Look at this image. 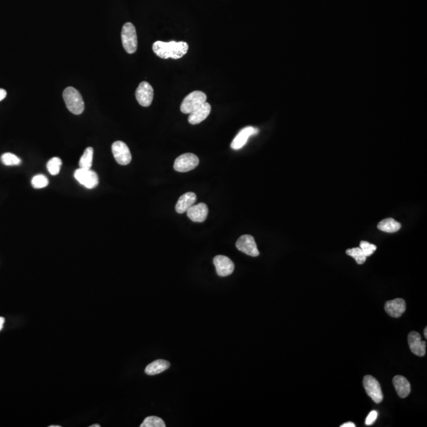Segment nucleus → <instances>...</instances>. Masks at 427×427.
Segmentation results:
<instances>
[{"label": "nucleus", "mask_w": 427, "mask_h": 427, "mask_svg": "<svg viewBox=\"0 0 427 427\" xmlns=\"http://www.w3.org/2000/svg\"><path fill=\"white\" fill-rule=\"evenodd\" d=\"M197 201V195L193 193H187L182 195L176 204V211L178 214H184L192 206L195 204Z\"/></svg>", "instance_id": "nucleus-17"}, {"label": "nucleus", "mask_w": 427, "mask_h": 427, "mask_svg": "<svg viewBox=\"0 0 427 427\" xmlns=\"http://www.w3.org/2000/svg\"><path fill=\"white\" fill-rule=\"evenodd\" d=\"M346 253L348 256L353 257L354 259L356 261V262L359 264H363V263H365V261H366L367 257H365V254L363 253L362 251H361L360 248H354V249H347L346 251Z\"/></svg>", "instance_id": "nucleus-24"}, {"label": "nucleus", "mask_w": 427, "mask_h": 427, "mask_svg": "<svg viewBox=\"0 0 427 427\" xmlns=\"http://www.w3.org/2000/svg\"><path fill=\"white\" fill-rule=\"evenodd\" d=\"M397 395L400 398H406L411 393V385L409 381L403 376H395L393 380Z\"/></svg>", "instance_id": "nucleus-18"}, {"label": "nucleus", "mask_w": 427, "mask_h": 427, "mask_svg": "<svg viewBox=\"0 0 427 427\" xmlns=\"http://www.w3.org/2000/svg\"><path fill=\"white\" fill-rule=\"evenodd\" d=\"M363 386L365 388L367 395H369L373 401L380 403L383 400V393L381 391V385L376 378L370 375H366L363 379Z\"/></svg>", "instance_id": "nucleus-6"}, {"label": "nucleus", "mask_w": 427, "mask_h": 427, "mask_svg": "<svg viewBox=\"0 0 427 427\" xmlns=\"http://www.w3.org/2000/svg\"><path fill=\"white\" fill-rule=\"evenodd\" d=\"M213 263L216 268L217 274L220 277L229 276L234 271V263L229 257L219 255L214 258Z\"/></svg>", "instance_id": "nucleus-11"}, {"label": "nucleus", "mask_w": 427, "mask_h": 427, "mask_svg": "<svg viewBox=\"0 0 427 427\" xmlns=\"http://www.w3.org/2000/svg\"><path fill=\"white\" fill-rule=\"evenodd\" d=\"M140 427H165L164 421L157 416H149L142 422Z\"/></svg>", "instance_id": "nucleus-25"}, {"label": "nucleus", "mask_w": 427, "mask_h": 427, "mask_svg": "<svg viewBox=\"0 0 427 427\" xmlns=\"http://www.w3.org/2000/svg\"><path fill=\"white\" fill-rule=\"evenodd\" d=\"M377 228L385 233H395L401 228V224L395 219H385L377 225Z\"/></svg>", "instance_id": "nucleus-20"}, {"label": "nucleus", "mask_w": 427, "mask_h": 427, "mask_svg": "<svg viewBox=\"0 0 427 427\" xmlns=\"http://www.w3.org/2000/svg\"><path fill=\"white\" fill-rule=\"evenodd\" d=\"M93 157H94V149L92 147H87L78 163L79 168L91 169L93 164Z\"/></svg>", "instance_id": "nucleus-21"}, {"label": "nucleus", "mask_w": 427, "mask_h": 427, "mask_svg": "<svg viewBox=\"0 0 427 427\" xmlns=\"http://www.w3.org/2000/svg\"><path fill=\"white\" fill-rule=\"evenodd\" d=\"M211 106L209 103L205 102L196 110L191 112L189 117V124L193 125H198L207 118L211 113Z\"/></svg>", "instance_id": "nucleus-16"}, {"label": "nucleus", "mask_w": 427, "mask_h": 427, "mask_svg": "<svg viewBox=\"0 0 427 427\" xmlns=\"http://www.w3.org/2000/svg\"><path fill=\"white\" fill-rule=\"evenodd\" d=\"M32 186L34 189H43L48 185V179L44 175H36L32 179Z\"/></svg>", "instance_id": "nucleus-26"}, {"label": "nucleus", "mask_w": 427, "mask_h": 427, "mask_svg": "<svg viewBox=\"0 0 427 427\" xmlns=\"http://www.w3.org/2000/svg\"><path fill=\"white\" fill-rule=\"evenodd\" d=\"M63 98L66 108L71 113L74 115L82 114L85 109L84 100L76 89L71 87H66L63 93Z\"/></svg>", "instance_id": "nucleus-2"}, {"label": "nucleus", "mask_w": 427, "mask_h": 427, "mask_svg": "<svg viewBox=\"0 0 427 427\" xmlns=\"http://www.w3.org/2000/svg\"><path fill=\"white\" fill-rule=\"evenodd\" d=\"M153 51L160 58L178 60L182 58L189 51V44L185 41L164 42L158 40L153 44Z\"/></svg>", "instance_id": "nucleus-1"}, {"label": "nucleus", "mask_w": 427, "mask_h": 427, "mask_svg": "<svg viewBox=\"0 0 427 427\" xmlns=\"http://www.w3.org/2000/svg\"><path fill=\"white\" fill-rule=\"evenodd\" d=\"M199 160L198 157L192 153H187L184 155L179 156L176 160H175L174 168L175 170L180 173H186L189 171L193 170L195 168L198 166Z\"/></svg>", "instance_id": "nucleus-5"}, {"label": "nucleus", "mask_w": 427, "mask_h": 427, "mask_svg": "<svg viewBox=\"0 0 427 427\" xmlns=\"http://www.w3.org/2000/svg\"><path fill=\"white\" fill-rule=\"evenodd\" d=\"M112 155L115 160L121 165H127L131 162V154L129 147L122 141H117L112 145Z\"/></svg>", "instance_id": "nucleus-8"}, {"label": "nucleus", "mask_w": 427, "mask_h": 427, "mask_svg": "<svg viewBox=\"0 0 427 427\" xmlns=\"http://www.w3.org/2000/svg\"><path fill=\"white\" fill-rule=\"evenodd\" d=\"M61 166H62V160L60 158L54 157L50 160L48 161L47 163V168H48V172L51 175L58 174L61 171Z\"/></svg>", "instance_id": "nucleus-22"}, {"label": "nucleus", "mask_w": 427, "mask_h": 427, "mask_svg": "<svg viewBox=\"0 0 427 427\" xmlns=\"http://www.w3.org/2000/svg\"><path fill=\"white\" fill-rule=\"evenodd\" d=\"M1 161L2 164L7 166H14V165H19L22 163L21 160L18 156L11 154V153H5L1 156Z\"/></svg>", "instance_id": "nucleus-23"}, {"label": "nucleus", "mask_w": 427, "mask_h": 427, "mask_svg": "<svg viewBox=\"0 0 427 427\" xmlns=\"http://www.w3.org/2000/svg\"><path fill=\"white\" fill-rule=\"evenodd\" d=\"M6 97V91L3 89H0V101L3 100Z\"/></svg>", "instance_id": "nucleus-29"}, {"label": "nucleus", "mask_w": 427, "mask_h": 427, "mask_svg": "<svg viewBox=\"0 0 427 427\" xmlns=\"http://www.w3.org/2000/svg\"><path fill=\"white\" fill-rule=\"evenodd\" d=\"M5 319L3 317H0V331L2 330V328H3V324H4Z\"/></svg>", "instance_id": "nucleus-31"}, {"label": "nucleus", "mask_w": 427, "mask_h": 427, "mask_svg": "<svg viewBox=\"0 0 427 427\" xmlns=\"http://www.w3.org/2000/svg\"><path fill=\"white\" fill-rule=\"evenodd\" d=\"M360 249L362 251L363 253L365 254V257H370L377 249V246L373 244L368 242V241H362L360 242Z\"/></svg>", "instance_id": "nucleus-27"}, {"label": "nucleus", "mask_w": 427, "mask_h": 427, "mask_svg": "<svg viewBox=\"0 0 427 427\" xmlns=\"http://www.w3.org/2000/svg\"><path fill=\"white\" fill-rule=\"evenodd\" d=\"M378 417V413L377 411H371L369 415H367L365 419V425L370 426L375 423L376 419Z\"/></svg>", "instance_id": "nucleus-28"}, {"label": "nucleus", "mask_w": 427, "mask_h": 427, "mask_svg": "<svg viewBox=\"0 0 427 427\" xmlns=\"http://www.w3.org/2000/svg\"><path fill=\"white\" fill-rule=\"evenodd\" d=\"M207 95L202 91H193L183 100L181 104V111L185 114H190L202 104L207 102Z\"/></svg>", "instance_id": "nucleus-4"}, {"label": "nucleus", "mask_w": 427, "mask_h": 427, "mask_svg": "<svg viewBox=\"0 0 427 427\" xmlns=\"http://www.w3.org/2000/svg\"><path fill=\"white\" fill-rule=\"evenodd\" d=\"M121 40L123 47L129 54H133L136 52L138 39L136 30L132 23L127 22L124 25L121 31Z\"/></svg>", "instance_id": "nucleus-3"}, {"label": "nucleus", "mask_w": 427, "mask_h": 427, "mask_svg": "<svg viewBox=\"0 0 427 427\" xmlns=\"http://www.w3.org/2000/svg\"><path fill=\"white\" fill-rule=\"evenodd\" d=\"M135 98L141 106H150L154 99V89L151 85L147 82H141L135 91Z\"/></svg>", "instance_id": "nucleus-10"}, {"label": "nucleus", "mask_w": 427, "mask_h": 427, "mask_svg": "<svg viewBox=\"0 0 427 427\" xmlns=\"http://www.w3.org/2000/svg\"><path fill=\"white\" fill-rule=\"evenodd\" d=\"M100 426L99 424H94V425L90 426V427H100Z\"/></svg>", "instance_id": "nucleus-33"}, {"label": "nucleus", "mask_w": 427, "mask_h": 427, "mask_svg": "<svg viewBox=\"0 0 427 427\" xmlns=\"http://www.w3.org/2000/svg\"><path fill=\"white\" fill-rule=\"evenodd\" d=\"M49 427H61V426H60V425H58V426L52 425V426H49Z\"/></svg>", "instance_id": "nucleus-34"}, {"label": "nucleus", "mask_w": 427, "mask_h": 427, "mask_svg": "<svg viewBox=\"0 0 427 427\" xmlns=\"http://www.w3.org/2000/svg\"><path fill=\"white\" fill-rule=\"evenodd\" d=\"M424 335H425L426 339H427V328L426 327L425 329H424Z\"/></svg>", "instance_id": "nucleus-32"}, {"label": "nucleus", "mask_w": 427, "mask_h": 427, "mask_svg": "<svg viewBox=\"0 0 427 427\" xmlns=\"http://www.w3.org/2000/svg\"><path fill=\"white\" fill-rule=\"evenodd\" d=\"M408 345L414 355L423 357L426 355L425 341L422 340L421 335L417 331H411L408 335Z\"/></svg>", "instance_id": "nucleus-12"}, {"label": "nucleus", "mask_w": 427, "mask_h": 427, "mask_svg": "<svg viewBox=\"0 0 427 427\" xmlns=\"http://www.w3.org/2000/svg\"><path fill=\"white\" fill-rule=\"evenodd\" d=\"M258 131H259L258 129L251 126L246 127L245 129H243L242 130L239 131L233 142H231V148L236 150V151L242 148L246 144L249 137L252 136L253 134H257Z\"/></svg>", "instance_id": "nucleus-13"}, {"label": "nucleus", "mask_w": 427, "mask_h": 427, "mask_svg": "<svg viewBox=\"0 0 427 427\" xmlns=\"http://www.w3.org/2000/svg\"><path fill=\"white\" fill-rule=\"evenodd\" d=\"M74 178L87 189H95L99 183V176L91 169L79 168L74 172Z\"/></svg>", "instance_id": "nucleus-7"}, {"label": "nucleus", "mask_w": 427, "mask_h": 427, "mask_svg": "<svg viewBox=\"0 0 427 427\" xmlns=\"http://www.w3.org/2000/svg\"><path fill=\"white\" fill-rule=\"evenodd\" d=\"M189 219L195 223H203L208 215V207L203 203L193 205L186 211Z\"/></svg>", "instance_id": "nucleus-14"}, {"label": "nucleus", "mask_w": 427, "mask_h": 427, "mask_svg": "<svg viewBox=\"0 0 427 427\" xmlns=\"http://www.w3.org/2000/svg\"><path fill=\"white\" fill-rule=\"evenodd\" d=\"M385 309L390 317L399 318L406 311L405 301L402 298H396L387 301L385 303Z\"/></svg>", "instance_id": "nucleus-15"}, {"label": "nucleus", "mask_w": 427, "mask_h": 427, "mask_svg": "<svg viewBox=\"0 0 427 427\" xmlns=\"http://www.w3.org/2000/svg\"><path fill=\"white\" fill-rule=\"evenodd\" d=\"M356 425H355V423H351V422H348V423H344V424H342L341 425V427H355Z\"/></svg>", "instance_id": "nucleus-30"}, {"label": "nucleus", "mask_w": 427, "mask_h": 427, "mask_svg": "<svg viewBox=\"0 0 427 427\" xmlns=\"http://www.w3.org/2000/svg\"><path fill=\"white\" fill-rule=\"evenodd\" d=\"M170 367V363L168 362L166 360L163 359H159L156 361H154L151 364H149L146 369L145 373H147V375H156L159 373H163L165 371Z\"/></svg>", "instance_id": "nucleus-19"}, {"label": "nucleus", "mask_w": 427, "mask_h": 427, "mask_svg": "<svg viewBox=\"0 0 427 427\" xmlns=\"http://www.w3.org/2000/svg\"><path fill=\"white\" fill-rule=\"evenodd\" d=\"M236 247L241 253L249 255L250 257H257L260 255L257 243L255 241L254 237L251 235H242L241 237H239L236 242Z\"/></svg>", "instance_id": "nucleus-9"}]
</instances>
